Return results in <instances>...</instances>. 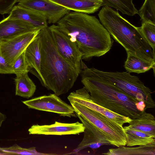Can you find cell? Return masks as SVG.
Masks as SVG:
<instances>
[{"label":"cell","instance_id":"21","mask_svg":"<svg viewBox=\"0 0 155 155\" xmlns=\"http://www.w3.org/2000/svg\"><path fill=\"white\" fill-rule=\"evenodd\" d=\"M127 54L124 67L127 72L140 74L145 72L153 68L154 72L155 62L145 61L130 53H127Z\"/></svg>","mask_w":155,"mask_h":155},{"label":"cell","instance_id":"24","mask_svg":"<svg viewBox=\"0 0 155 155\" xmlns=\"http://www.w3.org/2000/svg\"><path fill=\"white\" fill-rule=\"evenodd\" d=\"M138 14L142 22L155 24V0H145Z\"/></svg>","mask_w":155,"mask_h":155},{"label":"cell","instance_id":"9","mask_svg":"<svg viewBox=\"0 0 155 155\" xmlns=\"http://www.w3.org/2000/svg\"><path fill=\"white\" fill-rule=\"evenodd\" d=\"M48 28L57 50L63 57L69 63L82 68V54L75 43L57 25L53 24Z\"/></svg>","mask_w":155,"mask_h":155},{"label":"cell","instance_id":"17","mask_svg":"<svg viewBox=\"0 0 155 155\" xmlns=\"http://www.w3.org/2000/svg\"><path fill=\"white\" fill-rule=\"evenodd\" d=\"M131 119L127 127L155 137V118L151 114L147 113L145 110L138 113Z\"/></svg>","mask_w":155,"mask_h":155},{"label":"cell","instance_id":"33","mask_svg":"<svg viewBox=\"0 0 155 155\" xmlns=\"http://www.w3.org/2000/svg\"></svg>","mask_w":155,"mask_h":155},{"label":"cell","instance_id":"3","mask_svg":"<svg viewBox=\"0 0 155 155\" xmlns=\"http://www.w3.org/2000/svg\"><path fill=\"white\" fill-rule=\"evenodd\" d=\"M98 15L110 35L130 53L145 61L155 62V54L140 29L122 17L117 11L103 6Z\"/></svg>","mask_w":155,"mask_h":155},{"label":"cell","instance_id":"23","mask_svg":"<svg viewBox=\"0 0 155 155\" xmlns=\"http://www.w3.org/2000/svg\"><path fill=\"white\" fill-rule=\"evenodd\" d=\"M102 6L113 8L123 14L133 16L138 14L133 0H102Z\"/></svg>","mask_w":155,"mask_h":155},{"label":"cell","instance_id":"25","mask_svg":"<svg viewBox=\"0 0 155 155\" xmlns=\"http://www.w3.org/2000/svg\"><path fill=\"white\" fill-rule=\"evenodd\" d=\"M0 151L5 154H21L25 155H49L39 152L36 150V147H32L28 148L21 147L17 144H15L7 147H0Z\"/></svg>","mask_w":155,"mask_h":155},{"label":"cell","instance_id":"1","mask_svg":"<svg viewBox=\"0 0 155 155\" xmlns=\"http://www.w3.org/2000/svg\"><path fill=\"white\" fill-rule=\"evenodd\" d=\"M57 24L77 46L82 53V59L88 60L102 56L113 45L110 35L96 16L70 11Z\"/></svg>","mask_w":155,"mask_h":155},{"label":"cell","instance_id":"26","mask_svg":"<svg viewBox=\"0 0 155 155\" xmlns=\"http://www.w3.org/2000/svg\"><path fill=\"white\" fill-rule=\"evenodd\" d=\"M140 31L154 52H155V24L142 22Z\"/></svg>","mask_w":155,"mask_h":155},{"label":"cell","instance_id":"10","mask_svg":"<svg viewBox=\"0 0 155 155\" xmlns=\"http://www.w3.org/2000/svg\"><path fill=\"white\" fill-rule=\"evenodd\" d=\"M70 102H75L95 111L111 120L121 126L129 123L131 120L130 117L113 112L94 102L89 92L84 86L70 93L68 97Z\"/></svg>","mask_w":155,"mask_h":155},{"label":"cell","instance_id":"5","mask_svg":"<svg viewBox=\"0 0 155 155\" xmlns=\"http://www.w3.org/2000/svg\"><path fill=\"white\" fill-rule=\"evenodd\" d=\"M86 68L91 73L109 82L138 101L144 102L146 109L155 108L151 90L138 77L132 75L127 71L108 72L94 68L87 67Z\"/></svg>","mask_w":155,"mask_h":155},{"label":"cell","instance_id":"14","mask_svg":"<svg viewBox=\"0 0 155 155\" xmlns=\"http://www.w3.org/2000/svg\"><path fill=\"white\" fill-rule=\"evenodd\" d=\"M28 22L39 29L48 27L46 19L38 13L20 5H15L8 17Z\"/></svg>","mask_w":155,"mask_h":155},{"label":"cell","instance_id":"6","mask_svg":"<svg viewBox=\"0 0 155 155\" xmlns=\"http://www.w3.org/2000/svg\"><path fill=\"white\" fill-rule=\"evenodd\" d=\"M75 113L102 131L111 145L126 146L123 127L102 114L75 102H70Z\"/></svg>","mask_w":155,"mask_h":155},{"label":"cell","instance_id":"11","mask_svg":"<svg viewBox=\"0 0 155 155\" xmlns=\"http://www.w3.org/2000/svg\"><path fill=\"white\" fill-rule=\"evenodd\" d=\"M18 5L36 11L49 24L57 23L71 11L48 0H20Z\"/></svg>","mask_w":155,"mask_h":155},{"label":"cell","instance_id":"27","mask_svg":"<svg viewBox=\"0 0 155 155\" xmlns=\"http://www.w3.org/2000/svg\"><path fill=\"white\" fill-rule=\"evenodd\" d=\"M12 67L13 74L17 75L29 71L28 65L25 56V51L18 58L14 63Z\"/></svg>","mask_w":155,"mask_h":155},{"label":"cell","instance_id":"32","mask_svg":"<svg viewBox=\"0 0 155 155\" xmlns=\"http://www.w3.org/2000/svg\"><path fill=\"white\" fill-rule=\"evenodd\" d=\"M4 154H5L4 153H3V152H2L1 151H0V155H4Z\"/></svg>","mask_w":155,"mask_h":155},{"label":"cell","instance_id":"15","mask_svg":"<svg viewBox=\"0 0 155 155\" xmlns=\"http://www.w3.org/2000/svg\"><path fill=\"white\" fill-rule=\"evenodd\" d=\"M39 29L28 22L19 19L10 18L7 17L0 21V40L19 34Z\"/></svg>","mask_w":155,"mask_h":155},{"label":"cell","instance_id":"12","mask_svg":"<svg viewBox=\"0 0 155 155\" xmlns=\"http://www.w3.org/2000/svg\"><path fill=\"white\" fill-rule=\"evenodd\" d=\"M85 127L78 121L72 123L55 121L51 125H32L28 130L29 134L62 135L78 134L84 132Z\"/></svg>","mask_w":155,"mask_h":155},{"label":"cell","instance_id":"16","mask_svg":"<svg viewBox=\"0 0 155 155\" xmlns=\"http://www.w3.org/2000/svg\"><path fill=\"white\" fill-rule=\"evenodd\" d=\"M25 56L29 66V72L33 69V74H33L38 78L42 84L43 80L40 72L41 55L39 32L25 49Z\"/></svg>","mask_w":155,"mask_h":155},{"label":"cell","instance_id":"22","mask_svg":"<svg viewBox=\"0 0 155 155\" xmlns=\"http://www.w3.org/2000/svg\"><path fill=\"white\" fill-rule=\"evenodd\" d=\"M125 135L127 147L146 145L155 141V137L149 134L123 127Z\"/></svg>","mask_w":155,"mask_h":155},{"label":"cell","instance_id":"19","mask_svg":"<svg viewBox=\"0 0 155 155\" xmlns=\"http://www.w3.org/2000/svg\"><path fill=\"white\" fill-rule=\"evenodd\" d=\"M116 148H110L103 153L105 155H155V141L134 147L122 146Z\"/></svg>","mask_w":155,"mask_h":155},{"label":"cell","instance_id":"29","mask_svg":"<svg viewBox=\"0 0 155 155\" xmlns=\"http://www.w3.org/2000/svg\"><path fill=\"white\" fill-rule=\"evenodd\" d=\"M0 74H13L12 67L8 64L5 59L0 54Z\"/></svg>","mask_w":155,"mask_h":155},{"label":"cell","instance_id":"2","mask_svg":"<svg viewBox=\"0 0 155 155\" xmlns=\"http://www.w3.org/2000/svg\"><path fill=\"white\" fill-rule=\"evenodd\" d=\"M39 34L41 55L42 85L58 96L67 93L73 87L82 70L66 61L57 50L48 27Z\"/></svg>","mask_w":155,"mask_h":155},{"label":"cell","instance_id":"7","mask_svg":"<svg viewBox=\"0 0 155 155\" xmlns=\"http://www.w3.org/2000/svg\"><path fill=\"white\" fill-rule=\"evenodd\" d=\"M41 29L17 34L0 40V54L12 67L15 60L38 33Z\"/></svg>","mask_w":155,"mask_h":155},{"label":"cell","instance_id":"28","mask_svg":"<svg viewBox=\"0 0 155 155\" xmlns=\"http://www.w3.org/2000/svg\"><path fill=\"white\" fill-rule=\"evenodd\" d=\"M20 0H0V14H9L15 4Z\"/></svg>","mask_w":155,"mask_h":155},{"label":"cell","instance_id":"31","mask_svg":"<svg viewBox=\"0 0 155 155\" xmlns=\"http://www.w3.org/2000/svg\"><path fill=\"white\" fill-rule=\"evenodd\" d=\"M83 1H88L90 2H93L101 4L102 5L103 1L102 0H81Z\"/></svg>","mask_w":155,"mask_h":155},{"label":"cell","instance_id":"20","mask_svg":"<svg viewBox=\"0 0 155 155\" xmlns=\"http://www.w3.org/2000/svg\"><path fill=\"white\" fill-rule=\"evenodd\" d=\"M14 79L15 85V95L29 98L34 95L36 86L29 77L28 73L16 75Z\"/></svg>","mask_w":155,"mask_h":155},{"label":"cell","instance_id":"13","mask_svg":"<svg viewBox=\"0 0 155 155\" xmlns=\"http://www.w3.org/2000/svg\"><path fill=\"white\" fill-rule=\"evenodd\" d=\"M76 114L85 127V129L83 139L74 150V153L78 152L87 147L96 149L103 145H111L102 131L79 115Z\"/></svg>","mask_w":155,"mask_h":155},{"label":"cell","instance_id":"18","mask_svg":"<svg viewBox=\"0 0 155 155\" xmlns=\"http://www.w3.org/2000/svg\"><path fill=\"white\" fill-rule=\"evenodd\" d=\"M70 11L87 14L94 13L102 6L101 4L81 0H48Z\"/></svg>","mask_w":155,"mask_h":155},{"label":"cell","instance_id":"30","mask_svg":"<svg viewBox=\"0 0 155 155\" xmlns=\"http://www.w3.org/2000/svg\"><path fill=\"white\" fill-rule=\"evenodd\" d=\"M6 118V116L0 112V127H1L2 122L5 120Z\"/></svg>","mask_w":155,"mask_h":155},{"label":"cell","instance_id":"4","mask_svg":"<svg viewBox=\"0 0 155 155\" xmlns=\"http://www.w3.org/2000/svg\"><path fill=\"white\" fill-rule=\"evenodd\" d=\"M86 66L80 74L81 82L95 104L113 112L132 119L140 111L139 102L114 86L89 72Z\"/></svg>","mask_w":155,"mask_h":155},{"label":"cell","instance_id":"8","mask_svg":"<svg viewBox=\"0 0 155 155\" xmlns=\"http://www.w3.org/2000/svg\"><path fill=\"white\" fill-rule=\"evenodd\" d=\"M22 102L29 108L53 112L61 116L77 117L71 105L66 103L55 94L44 95Z\"/></svg>","mask_w":155,"mask_h":155}]
</instances>
